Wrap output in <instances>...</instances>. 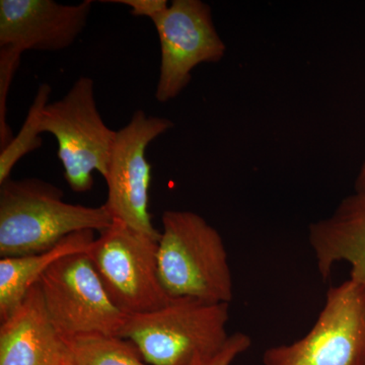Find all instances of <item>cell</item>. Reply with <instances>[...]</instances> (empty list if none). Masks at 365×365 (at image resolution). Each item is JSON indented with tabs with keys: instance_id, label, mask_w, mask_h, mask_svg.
I'll return each mask as SVG.
<instances>
[{
	"instance_id": "3",
	"label": "cell",
	"mask_w": 365,
	"mask_h": 365,
	"mask_svg": "<svg viewBox=\"0 0 365 365\" xmlns=\"http://www.w3.org/2000/svg\"><path fill=\"white\" fill-rule=\"evenodd\" d=\"M230 304L174 299L150 313L129 316L122 338L150 365H194L227 342Z\"/></svg>"
},
{
	"instance_id": "6",
	"label": "cell",
	"mask_w": 365,
	"mask_h": 365,
	"mask_svg": "<svg viewBox=\"0 0 365 365\" xmlns=\"http://www.w3.org/2000/svg\"><path fill=\"white\" fill-rule=\"evenodd\" d=\"M158 240L118 220L86 252L114 304L127 316L150 313L172 302L158 274Z\"/></svg>"
},
{
	"instance_id": "14",
	"label": "cell",
	"mask_w": 365,
	"mask_h": 365,
	"mask_svg": "<svg viewBox=\"0 0 365 365\" xmlns=\"http://www.w3.org/2000/svg\"><path fill=\"white\" fill-rule=\"evenodd\" d=\"M66 365H150L130 340L88 335L64 340Z\"/></svg>"
},
{
	"instance_id": "10",
	"label": "cell",
	"mask_w": 365,
	"mask_h": 365,
	"mask_svg": "<svg viewBox=\"0 0 365 365\" xmlns=\"http://www.w3.org/2000/svg\"><path fill=\"white\" fill-rule=\"evenodd\" d=\"M93 1L63 4L54 0H0V48L60 51L71 47L88 24Z\"/></svg>"
},
{
	"instance_id": "19",
	"label": "cell",
	"mask_w": 365,
	"mask_h": 365,
	"mask_svg": "<svg viewBox=\"0 0 365 365\" xmlns=\"http://www.w3.org/2000/svg\"><path fill=\"white\" fill-rule=\"evenodd\" d=\"M355 192H365V158L355 181Z\"/></svg>"
},
{
	"instance_id": "7",
	"label": "cell",
	"mask_w": 365,
	"mask_h": 365,
	"mask_svg": "<svg viewBox=\"0 0 365 365\" xmlns=\"http://www.w3.org/2000/svg\"><path fill=\"white\" fill-rule=\"evenodd\" d=\"M263 365H365V289L351 279L329 288L316 323L300 339L273 346Z\"/></svg>"
},
{
	"instance_id": "17",
	"label": "cell",
	"mask_w": 365,
	"mask_h": 365,
	"mask_svg": "<svg viewBox=\"0 0 365 365\" xmlns=\"http://www.w3.org/2000/svg\"><path fill=\"white\" fill-rule=\"evenodd\" d=\"M251 345L252 339L247 334H232L220 351L207 359L199 360L194 365H232L240 355L251 347Z\"/></svg>"
},
{
	"instance_id": "9",
	"label": "cell",
	"mask_w": 365,
	"mask_h": 365,
	"mask_svg": "<svg viewBox=\"0 0 365 365\" xmlns=\"http://www.w3.org/2000/svg\"><path fill=\"white\" fill-rule=\"evenodd\" d=\"M151 21L160 46L155 98L168 103L188 86L197 66L222 61L227 46L216 30L211 7L201 0H174Z\"/></svg>"
},
{
	"instance_id": "13",
	"label": "cell",
	"mask_w": 365,
	"mask_h": 365,
	"mask_svg": "<svg viewBox=\"0 0 365 365\" xmlns=\"http://www.w3.org/2000/svg\"><path fill=\"white\" fill-rule=\"evenodd\" d=\"M95 240V232L85 230L40 253L0 258V321L11 316L57 261L69 255L86 253Z\"/></svg>"
},
{
	"instance_id": "1",
	"label": "cell",
	"mask_w": 365,
	"mask_h": 365,
	"mask_svg": "<svg viewBox=\"0 0 365 365\" xmlns=\"http://www.w3.org/2000/svg\"><path fill=\"white\" fill-rule=\"evenodd\" d=\"M104 204L98 207L64 200L61 189L37 178L0 184V257H19L51 249L68 235L111 227Z\"/></svg>"
},
{
	"instance_id": "4",
	"label": "cell",
	"mask_w": 365,
	"mask_h": 365,
	"mask_svg": "<svg viewBox=\"0 0 365 365\" xmlns=\"http://www.w3.org/2000/svg\"><path fill=\"white\" fill-rule=\"evenodd\" d=\"M40 132L56 138L64 177L72 191H91L93 172L107 175L116 131L101 116L95 81L88 76L79 78L63 98L48 103L40 115Z\"/></svg>"
},
{
	"instance_id": "18",
	"label": "cell",
	"mask_w": 365,
	"mask_h": 365,
	"mask_svg": "<svg viewBox=\"0 0 365 365\" xmlns=\"http://www.w3.org/2000/svg\"><path fill=\"white\" fill-rule=\"evenodd\" d=\"M108 2L124 4L130 7V13L134 16H144L150 20L169 6L167 0H111Z\"/></svg>"
},
{
	"instance_id": "12",
	"label": "cell",
	"mask_w": 365,
	"mask_h": 365,
	"mask_svg": "<svg viewBox=\"0 0 365 365\" xmlns=\"http://www.w3.org/2000/svg\"><path fill=\"white\" fill-rule=\"evenodd\" d=\"M309 242L324 281L341 262L350 265V278L365 289V192L341 201L332 215L312 223Z\"/></svg>"
},
{
	"instance_id": "15",
	"label": "cell",
	"mask_w": 365,
	"mask_h": 365,
	"mask_svg": "<svg viewBox=\"0 0 365 365\" xmlns=\"http://www.w3.org/2000/svg\"><path fill=\"white\" fill-rule=\"evenodd\" d=\"M51 91V86L47 83L39 86L21 131L6 148L0 150V184L11 178V170L19 160L42 145L40 115L49 103Z\"/></svg>"
},
{
	"instance_id": "8",
	"label": "cell",
	"mask_w": 365,
	"mask_h": 365,
	"mask_svg": "<svg viewBox=\"0 0 365 365\" xmlns=\"http://www.w3.org/2000/svg\"><path fill=\"white\" fill-rule=\"evenodd\" d=\"M174 127L167 118L148 116L137 110L130 121L116 131L108 163V196L105 207L118 220L137 232L160 241L150 207L151 165L146 158L148 145Z\"/></svg>"
},
{
	"instance_id": "5",
	"label": "cell",
	"mask_w": 365,
	"mask_h": 365,
	"mask_svg": "<svg viewBox=\"0 0 365 365\" xmlns=\"http://www.w3.org/2000/svg\"><path fill=\"white\" fill-rule=\"evenodd\" d=\"M48 316L63 340L122 337L129 316L114 304L86 253L57 261L39 281Z\"/></svg>"
},
{
	"instance_id": "11",
	"label": "cell",
	"mask_w": 365,
	"mask_h": 365,
	"mask_svg": "<svg viewBox=\"0 0 365 365\" xmlns=\"http://www.w3.org/2000/svg\"><path fill=\"white\" fill-rule=\"evenodd\" d=\"M0 365H66V342L48 316L39 283L1 322Z\"/></svg>"
},
{
	"instance_id": "16",
	"label": "cell",
	"mask_w": 365,
	"mask_h": 365,
	"mask_svg": "<svg viewBox=\"0 0 365 365\" xmlns=\"http://www.w3.org/2000/svg\"><path fill=\"white\" fill-rule=\"evenodd\" d=\"M21 56L18 53L0 48V150L6 148L14 138L6 121V102L14 72L20 66Z\"/></svg>"
},
{
	"instance_id": "2",
	"label": "cell",
	"mask_w": 365,
	"mask_h": 365,
	"mask_svg": "<svg viewBox=\"0 0 365 365\" xmlns=\"http://www.w3.org/2000/svg\"><path fill=\"white\" fill-rule=\"evenodd\" d=\"M162 223L158 265L168 294L230 304L234 281L218 230L192 211H165Z\"/></svg>"
}]
</instances>
